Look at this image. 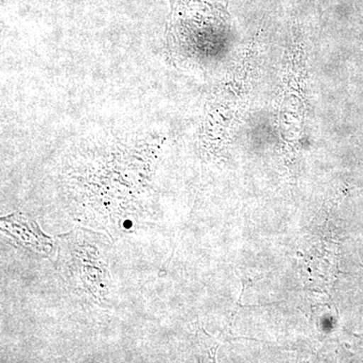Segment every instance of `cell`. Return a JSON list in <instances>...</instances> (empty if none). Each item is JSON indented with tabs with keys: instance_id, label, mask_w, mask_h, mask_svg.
<instances>
[{
	"instance_id": "6da1fadb",
	"label": "cell",
	"mask_w": 363,
	"mask_h": 363,
	"mask_svg": "<svg viewBox=\"0 0 363 363\" xmlns=\"http://www.w3.org/2000/svg\"><path fill=\"white\" fill-rule=\"evenodd\" d=\"M1 228L14 240L33 252L45 255L51 252L52 241L40 231L39 225L30 216L16 213L2 217Z\"/></svg>"
}]
</instances>
